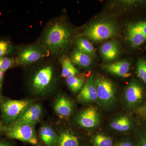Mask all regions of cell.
<instances>
[{
	"mask_svg": "<svg viewBox=\"0 0 146 146\" xmlns=\"http://www.w3.org/2000/svg\"><path fill=\"white\" fill-rule=\"evenodd\" d=\"M94 146H113V141L109 136L102 133H98L92 138Z\"/></svg>",
	"mask_w": 146,
	"mask_h": 146,
	"instance_id": "cb8c5ba5",
	"label": "cell"
},
{
	"mask_svg": "<svg viewBox=\"0 0 146 146\" xmlns=\"http://www.w3.org/2000/svg\"><path fill=\"white\" fill-rule=\"evenodd\" d=\"M126 37L133 48H139L146 43V19L133 21L128 24Z\"/></svg>",
	"mask_w": 146,
	"mask_h": 146,
	"instance_id": "8992f818",
	"label": "cell"
},
{
	"mask_svg": "<svg viewBox=\"0 0 146 146\" xmlns=\"http://www.w3.org/2000/svg\"><path fill=\"white\" fill-rule=\"evenodd\" d=\"M80 125L85 128H93L100 123V118L97 110L93 107L87 108L82 111L76 117Z\"/></svg>",
	"mask_w": 146,
	"mask_h": 146,
	"instance_id": "30bf717a",
	"label": "cell"
},
{
	"mask_svg": "<svg viewBox=\"0 0 146 146\" xmlns=\"http://www.w3.org/2000/svg\"><path fill=\"white\" fill-rule=\"evenodd\" d=\"M35 126L14 122L5 127L4 132L6 136L11 139H16L35 146H41Z\"/></svg>",
	"mask_w": 146,
	"mask_h": 146,
	"instance_id": "7a4b0ae2",
	"label": "cell"
},
{
	"mask_svg": "<svg viewBox=\"0 0 146 146\" xmlns=\"http://www.w3.org/2000/svg\"><path fill=\"white\" fill-rule=\"evenodd\" d=\"M142 108H143V109H145V108H146V103L145 104V106H144V107Z\"/></svg>",
	"mask_w": 146,
	"mask_h": 146,
	"instance_id": "d6a6232c",
	"label": "cell"
},
{
	"mask_svg": "<svg viewBox=\"0 0 146 146\" xmlns=\"http://www.w3.org/2000/svg\"><path fill=\"white\" fill-rule=\"evenodd\" d=\"M115 146H134V145L130 141H124L117 144Z\"/></svg>",
	"mask_w": 146,
	"mask_h": 146,
	"instance_id": "f1b7e54d",
	"label": "cell"
},
{
	"mask_svg": "<svg viewBox=\"0 0 146 146\" xmlns=\"http://www.w3.org/2000/svg\"><path fill=\"white\" fill-rule=\"evenodd\" d=\"M15 63V59L12 58L8 56L0 58V70L5 72L13 67Z\"/></svg>",
	"mask_w": 146,
	"mask_h": 146,
	"instance_id": "484cf974",
	"label": "cell"
},
{
	"mask_svg": "<svg viewBox=\"0 0 146 146\" xmlns=\"http://www.w3.org/2000/svg\"><path fill=\"white\" fill-rule=\"evenodd\" d=\"M138 146H146V133L142 132L139 134Z\"/></svg>",
	"mask_w": 146,
	"mask_h": 146,
	"instance_id": "4316f807",
	"label": "cell"
},
{
	"mask_svg": "<svg viewBox=\"0 0 146 146\" xmlns=\"http://www.w3.org/2000/svg\"><path fill=\"white\" fill-rule=\"evenodd\" d=\"M54 109L56 114L61 117H68L72 113L74 104L67 97L60 96L55 102Z\"/></svg>",
	"mask_w": 146,
	"mask_h": 146,
	"instance_id": "5bb4252c",
	"label": "cell"
},
{
	"mask_svg": "<svg viewBox=\"0 0 146 146\" xmlns=\"http://www.w3.org/2000/svg\"><path fill=\"white\" fill-rule=\"evenodd\" d=\"M132 120L128 116H122L116 118L110 123L112 129L119 132H125L131 128L132 126Z\"/></svg>",
	"mask_w": 146,
	"mask_h": 146,
	"instance_id": "ac0fdd59",
	"label": "cell"
},
{
	"mask_svg": "<svg viewBox=\"0 0 146 146\" xmlns=\"http://www.w3.org/2000/svg\"><path fill=\"white\" fill-rule=\"evenodd\" d=\"M141 112H142V114L143 116L145 118H146V108H145V109L141 108Z\"/></svg>",
	"mask_w": 146,
	"mask_h": 146,
	"instance_id": "4dcf8cb0",
	"label": "cell"
},
{
	"mask_svg": "<svg viewBox=\"0 0 146 146\" xmlns=\"http://www.w3.org/2000/svg\"><path fill=\"white\" fill-rule=\"evenodd\" d=\"M71 32L69 28L60 22H55L46 30L43 42L48 51L58 54L63 51L69 44Z\"/></svg>",
	"mask_w": 146,
	"mask_h": 146,
	"instance_id": "6da1fadb",
	"label": "cell"
},
{
	"mask_svg": "<svg viewBox=\"0 0 146 146\" xmlns=\"http://www.w3.org/2000/svg\"><path fill=\"white\" fill-rule=\"evenodd\" d=\"M3 72L0 70V102L2 99V86L3 83V80L4 77Z\"/></svg>",
	"mask_w": 146,
	"mask_h": 146,
	"instance_id": "83f0119b",
	"label": "cell"
},
{
	"mask_svg": "<svg viewBox=\"0 0 146 146\" xmlns=\"http://www.w3.org/2000/svg\"><path fill=\"white\" fill-rule=\"evenodd\" d=\"M0 146H11V145L8 141L0 140Z\"/></svg>",
	"mask_w": 146,
	"mask_h": 146,
	"instance_id": "f546056e",
	"label": "cell"
},
{
	"mask_svg": "<svg viewBox=\"0 0 146 146\" xmlns=\"http://www.w3.org/2000/svg\"><path fill=\"white\" fill-rule=\"evenodd\" d=\"M54 81V73L51 65L41 68L33 76L31 80L32 89L36 93L42 94L48 91Z\"/></svg>",
	"mask_w": 146,
	"mask_h": 146,
	"instance_id": "5b68a950",
	"label": "cell"
},
{
	"mask_svg": "<svg viewBox=\"0 0 146 146\" xmlns=\"http://www.w3.org/2000/svg\"><path fill=\"white\" fill-rule=\"evenodd\" d=\"M66 82L73 92L81 91L84 85V80L82 78L73 76L66 78Z\"/></svg>",
	"mask_w": 146,
	"mask_h": 146,
	"instance_id": "7402d4cb",
	"label": "cell"
},
{
	"mask_svg": "<svg viewBox=\"0 0 146 146\" xmlns=\"http://www.w3.org/2000/svg\"><path fill=\"white\" fill-rule=\"evenodd\" d=\"M78 100L82 103H91L98 100L94 77L91 76L86 80L77 97Z\"/></svg>",
	"mask_w": 146,
	"mask_h": 146,
	"instance_id": "7c38bea8",
	"label": "cell"
},
{
	"mask_svg": "<svg viewBox=\"0 0 146 146\" xmlns=\"http://www.w3.org/2000/svg\"><path fill=\"white\" fill-rule=\"evenodd\" d=\"M98 100L104 105L110 106L115 100L116 91L110 79L102 75L94 77Z\"/></svg>",
	"mask_w": 146,
	"mask_h": 146,
	"instance_id": "52a82bcc",
	"label": "cell"
},
{
	"mask_svg": "<svg viewBox=\"0 0 146 146\" xmlns=\"http://www.w3.org/2000/svg\"><path fill=\"white\" fill-rule=\"evenodd\" d=\"M101 54L105 60L110 61L116 59L119 54L117 43L115 41L104 43L100 48Z\"/></svg>",
	"mask_w": 146,
	"mask_h": 146,
	"instance_id": "2e32d148",
	"label": "cell"
},
{
	"mask_svg": "<svg viewBox=\"0 0 146 146\" xmlns=\"http://www.w3.org/2000/svg\"><path fill=\"white\" fill-rule=\"evenodd\" d=\"M61 65L62 66L61 76L62 77L67 78L80 74V72L74 67L70 59L63 58L61 59Z\"/></svg>",
	"mask_w": 146,
	"mask_h": 146,
	"instance_id": "44dd1931",
	"label": "cell"
},
{
	"mask_svg": "<svg viewBox=\"0 0 146 146\" xmlns=\"http://www.w3.org/2000/svg\"><path fill=\"white\" fill-rule=\"evenodd\" d=\"M33 103L29 100H9L3 102L0 106L3 121L7 126L13 123Z\"/></svg>",
	"mask_w": 146,
	"mask_h": 146,
	"instance_id": "277c9868",
	"label": "cell"
},
{
	"mask_svg": "<svg viewBox=\"0 0 146 146\" xmlns=\"http://www.w3.org/2000/svg\"><path fill=\"white\" fill-rule=\"evenodd\" d=\"M116 25L108 21H100L91 24L84 32L86 37L94 42H99L114 37L117 34Z\"/></svg>",
	"mask_w": 146,
	"mask_h": 146,
	"instance_id": "3957f363",
	"label": "cell"
},
{
	"mask_svg": "<svg viewBox=\"0 0 146 146\" xmlns=\"http://www.w3.org/2000/svg\"><path fill=\"white\" fill-rule=\"evenodd\" d=\"M15 48L12 43L7 39H0V58L12 54Z\"/></svg>",
	"mask_w": 146,
	"mask_h": 146,
	"instance_id": "603a6c76",
	"label": "cell"
},
{
	"mask_svg": "<svg viewBox=\"0 0 146 146\" xmlns=\"http://www.w3.org/2000/svg\"><path fill=\"white\" fill-rule=\"evenodd\" d=\"M145 97V90L142 85L133 79L125 89L124 99L127 106L130 109L138 107Z\"/></svg>",
	"mask_w": 146,
	"mask_h": 146,
	"instance_id": "9c48e42d",
	"label": "cell"
},
{
	"mask_svg": "<svg viewBox=\"0 0 146 146\" xmlns=\"http://www.w3.org/2000/svg\"><path fill=\"white\" fill-rule=\"evenodd\" d=\"M136 74L138 78L146 85V60L140 58L136 64Z\"/></svg>",
	"mask_w": 146,
	"mask_h": 146,
	"instance_id": "d4e9b609",
	"label": "cell"
},
{
	"mask_svg": "<svg viewBox=\"0 0 146 146\" xmlns=\"http://www.w3.org/2000/svg\"><path fill=\"white\" fill-rule=\"evenodd\" d=\"M77 136L69 131H64L58 135L57 146H80Z\"/></svg>",
	"mask_w": 146,
	"mask_h": 146,
	"instance_id": "d6986e66",
	"label": "cell"
},
{
	"mask_svg": "<svg viewBox=\"0 0 146 146\" xmlns=\"http://www.w3.org/2000/svg\"><path fill=\"white\" fill-rule=\"evenodd\" d=\"M2 123L1 122V121H0V131H1V130H2Z\"/></svg>",
	"mask_w": 146,
	"mask_h": 146,
	"instance_id": "1f68e13d",
	"label": "cell"
},
{
	"mask_svg": "<svg viewBox=\"0 0 146 146\" xmlns=\"http://www.w3.org/2000/svg\"><path fill=\"white\" fill-rule=\"evenodd\" d=\"M78 49L91 56L96 55V50L86 38L82 36L79 37L76 40Z\"/></svg>",
	"mask_w": 146,
	"mask_h": 146,
	"instance_id": "ffe728a7",
	"label": "cell"
},
{
	"mask_svg": "<svg viewBox=\"0 0 146 146\" xmlns=\"http://www.w3.org/2000/svg\"><path fill=\"white\" fill-rule=\"evenodd\" d=\"M70 60L73 65L80 68H88L91 66L93 61L91 56L77 48L73 51Z\"/></svg>",
	"mask_w": 146,
	"mask_h": 146,
	"instance_id": "e0dca14e",
	"label": "cell"
},
{
	"mask_svg": "<svg viewBox=\"0 0 146 146\" xmlns=\"http://www.w3.org/2000/svg\"><path fill=\"white\" fill-rule=\"evenodd\" d=\"M48 51L44 46L33 45L21 49L15 59L18 65H30L35 63L46 56Z\"/></svg>",
	"mask_w": 146,
	"mask_h": 146,
	"instance_id": "ba28073f",
	"label": "cell"
},
{
	"mask_svg": "<svg viewBox=\"0 0 146 146\" xmlns=\"http://www.w3.org/2000/svg\"><path fill=\"white\" fill-rule=\"evenodd\" d=\"M39 137L45 146H57L58 135L51 127L44 125L40 127Z\"/></svg>",
	"mask_w": 146,
	"mask_h": 146,
	"instance_id": "9a60e30c",
	"label": "cell"
},
{
	"mask_svg": "<svg viewBox=\"0 0 146 146\" xmlns=\"http://www.w3.org/2000/svg\"><path fill=\"white\" fill-rule=\"evenodd\" d=\"M42 112V108L40 105L33 103L24 111L15 122L35 125L41 119Z\"/></svg>",
	"mask_w": 146,
	"mask_h": 146,
	"instance_id": "8fae6325",
	"label": "cell"
},
{
	"mask_svg": "<svg viewBox=\"0 0 146 146\" xmlns=\"http://www.w3.org/2000/svg\"><path fill=\"white\" fill-rule=\"evenodd\" d=\"M130 63L127 60H121L103 66L108 72L123 78H127L130 76Z\"/></svg>",
	"mask_w": 146,
	"mask_h": 146,
	"instance_id": "4fadbf2b",
	"label": "cell"
}]
</instances>
